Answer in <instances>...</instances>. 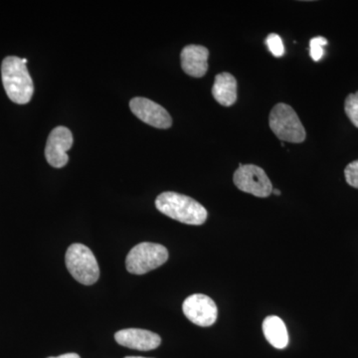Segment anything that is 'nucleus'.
I'll list each match as a JSON object with an SVG mask.
<instances>
[{"label": "nucleus", "instance_id": "2eb2a0df", "mask_svg": "<svg viewBox=\"0 0 358 358\" xmlns=\"http://www.w3.org/2000/svg\"><path fill=\"white\" fill-rule=\"evenodd\" d=\"M268 50L275 56V57H282L285 54L284 43H282L281 37L275 33L268 34L266 39Z\"/></svg>", "mask_w": 358, "mask_h": 358}, {"label": "nucleus", "instance_id": "423d86ee", "mask_svg": "<svg viewBox=\"0 0 358 358\" xmlns=\"http://www.w3.org/2000/svg\"><path fill=\"white\" fill-rule=\"evenodd\" d=\"M233 181L238 189L256 197L266 199L273 192V185L265 171L255 164H240L233 176Z\"/></svg>", "mask_w": 358, "mask_h": 358}, {"label": "nucleus", "instance_id": "f8f14e48", "mask_svg": "<svg viewBox=\"0 0 358 358\" xmlns=\"http://www.w3.org/2000/svg\"><path fill=\"white\" fill-rule=\"evenodd\" d=\"M212 95L220 105L231 107L237 101V81L230 73H220L215 77Z\"/></svg>", "mask_w": 358, "mask_h": 358}, {"label": "nucleus", "instance_id": "7ed1b4c3", "mask_svg": "<svg viewBox=\"0 0 358 358\" xmlns=\"http://www.w3.org/2000/svg\"><path fill=\"white\" fill-rule=\"evenodd\" d=\"M65 262L70 274L80 284L91 286L100 277V268L95 255L83 244L71 245L66 252Z\"/></svg>", "mask_w": 358, "mask_h": 358}, {"label": "nucleus", "instance_id": "1a4fd4ad", "mask_svg": "<svg viewBox=\"0 0 358 358\" xmlns=\"http://www.w3.org/2000/svg\"><path fill=\"white\" fill-rule=\"evenodd\" d=\"M73 145V134L66 127H57L49 134L45 148V157L50 166L61 169L67 164V152Z\"/></svg>", "mask_w": 358, "mask_h": 358}, {"label": "nucleus", "instance_id": "f03ea898", "mask_svg": "<svg viewBox=\"0 0 358 358\" xmlns=\"http://www.w3.org/2000/svg\"><path fill=\"white\" fill-rule=\"evenodd\" d=\"M2 83L13 102L24 105L30 102L34 92L31 76L22 59L9 56L1 65Z\"/></svg>", "mask_w": 358, "mask_h": 358}, {"label": "nucleus", "instance_id": "9d476101", "mask_svg": "<svg viewBox=\"0 0 358 358\" xmlns=\"http://www.w3.org/2000/svg\"><path fill=\"white\" fill-rule=\"evenodd\" d=\"M115 339L119 345L124 348L141 352L155 350L162 343L159 334L141 329H122L115 333Z\"/></svg>", "mask_w": 358, "mask_h": 358}, {"label": "nucleus", "instance_id": "dca6fc26", "mask_svg": "<svg viewBox=\"0 0 358 358\" xmlns=\"http://www.w3.org/2000/svg\"><path fill=\"white\" fill-rule=\"evenodd\" d=\"M327 44V40L322 36L315 37L310 41V57L317 62L324 56V47Z\"/></svg>", "mask_w": 358, "mask_h": 358}, {"label": "nucleus", "instance_id": "6ab92c4d", "mask_svg": "<svg viewBox=\"0 0 358 358\" xmlns=\"http://www.w3.org/2000/svg\"><path fill=\"white\" fill-rule=\"evenodd\" d=\"M272 193H273V194H275V195H281V192H280V190H278V189H274V188H273Z\"/></svg>", "mask_w": 358, "mask_h": 358}, {"label": "nucleus", "instance_id": "6e6552de", "mask_svg": "<svg viewBox=\"0 0 358 358\" xmlns=\"http://www.w3.org/2000/svg\"><path fill=\"white\" fill-rule=\"evenodd\" d=\"M129 108L141 121L154 128L166 129L173 124V119L169 112L154 101L138 96L129 102Z\"/></svg>", "mask_w": 358, "mask_h": 358}, {"label": "nucleus", "instance_id": "20e7f679", "mask_svg": "<svg viewBox=\"0 0 358 358\" xmlns=\"http://www.w3.org/2000/svg\"><path fill=\"white\" fill-rule=\"evenodd\" d=\"M268 126L279 140L287 143H303L307 136L300 117L287 103H277L273 108L268 117Z\"/></svg>", "mask_w": 358, "mask_h": 358}, {"label": "nucleus", "instance_id": "a211bd4d", "mask_svg": "<svg viewBox=\"0 0 358 358\" xmlns=\"http://www.w3.org/2000/svg\"><path fill=\"white\" fill-rule=\"evenodd\" d=\"M48 358H81L77 353H66V355H60L57 357H48Z\"/></svg>", "mask_w": 358, "mask_h": 358}, {"label": "nucleus", "instance_id": "aec40b11", "mask_svg": "<svg viewBox=\"0 0 358 358\" xmlns=\"http://www.w3.org/2000/svg\"><path fill=\"white\" fill-rule=\"evenodd\" d=\"M124 358H145V357H128Z\"/></svg>", "mask_w": 358, "mask_h": 358}, {"label": "nucleus", "instance_id": "f3484780", "mask_svg": "<svg viewBox=\"0 0 358 358\" xmlns=\"http://www.w3.org/2000/svg\"><path fill=\"white\" fill-rule=\"evenodd\" d=\"M346 182L358 189V159L350 162L345 169Z\"/></svg>", "mask_w": 358, "mask_h": 358}, {"label": "nucleus", "instance_id": "4468645a", "mask_svg": "<svg viewBox=\"0 0 358 358\" xmlns=\"http://www.w3.org/2000/svg\"><path fill=\"white\" fill-rule=\"evenodd\" d=\"M345 110L350 122L358 128V91L346 96Z\"/></svg>", "mask_w": 358, "mask_h": 358}, {"label": "nucleus", "instance_id": "0eeeda50", "mask_svg": "<svg viewBox=\"0 0 358 358\" xmlns=\"http://www.w3.org/2000/svg\"><path fill=\"white\" fill-rule=\"evenodd\" d=\"M182 310L185 317L196 326L210 327L217 320V306L206 294H194L186 298Z\"/></svg>", "mask_w": 358, "mask_h": 358}, {"label": "nucleus", "instance_id": "ddd939ff", "mask_svg": "<svg viewBox=\"0 0 358 358\" xmlns=\"http://www.w3.org/2000/svg\"><path fill=\"white\" fill-rule=\"evenodd\" d=\"M263 333L271 345L284 350L289 345V334L286 324L277 315H270L263 322Z\"/></svg>", "mask_w": 358, "mask_h": 358}, {"label": "nucleus", "instance_id": "39448f33", "mask_svg": "<svg viewBox=\"0 0 358 358\" xmlns=\"http://www.w3.org/2000/svg\"><path fill=\"white\" fill-rule=\"evenodd\" d=\"M169 260L166 247L157 243L143 242L134 246L126 259L127 270L131 274L145 275L164 265Z\"/></svg>", "mask_w": 358, "mask_h": 358}, {"label": "nucleus", "instance_id": "9b49d317", "mask_svg": "<svg viewBox=\"0 0 358 358\" xmlns=\"http://www.w3.org/2000/svg\"><path fill=\"white\" fill-rule=\"evenodd\" d=\"M209 51L201 45H187L180 54L181 67L186 74L201 78L208 71Z\"/></svg>", "mask_w": 358, "mask_h": 358}, {"label": "nucleus", "instance_id": "f257e3e1", "mask_svg": "<svg viewBox=\"0 0 358 358\" xmlns=\"http://www.w3.org/2000/svg\"><path fill=\"white\" fill-rule=\"evenodd\" d=\"M155 207L164 215L188 225H202L208 216L205 207L196 200L176 192L159 194Z\"/></svg>", "mask_w": 358, "mask_h": 358}]
</instances>
